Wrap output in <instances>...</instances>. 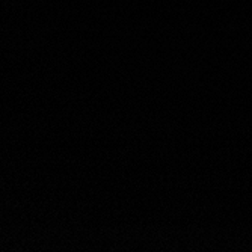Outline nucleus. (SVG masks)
I'll return each instance as SVG.
<instances>
[]
</instances>
